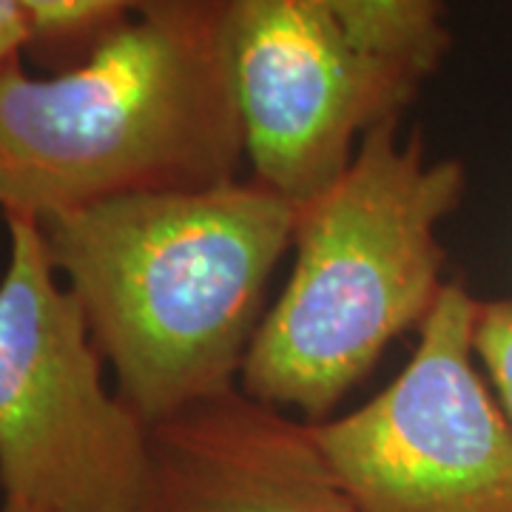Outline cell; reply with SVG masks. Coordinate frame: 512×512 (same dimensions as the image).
Instances as JSON below:
<instances>
[{"label": "cell", "mask_w": 512, "mask_h": 512, "mask_svg": "<svg viewBox=\"0 0 512 512\" xmlns=\"http://www.w3.org/2000/svg\"><path fill=\"white\" fill-rule=\"evenodd\" d=\"M134 512H356L311 421L228 390L148 430Z\"/></svg>", "instance_id": "cell-7"}, {"label": "cell", "mask_w": 512, "mask_h": 512, "mask_svg": "<svg viewBox=\"0 0 512 512\" xmlns=\"http://www.w3.org/2000/svg\"><path fill=\"white\" fill-rule=\"evenodd\" d=\"M0 512H52V510H40V507H29V504H18V501H3Z\"/></svg>", "instance_id": "cell-12"}, {"label": "cell", "mask_w": 512, "mask_h": 512, "mask_svg": "<svg viewBox=\"0 0 512 512\" xmlns=\"http://www.w3.org/2000/svg\"><path fill=\"white\" fill-rule=\"evenodd\" d=\"M228 55L254 180L296 208L421 89L362 55L325 0H228Z\"/></svg>", "instance_id": "cell-6"}, {"label": "cell", "mask_w": 512, "mask_h": 512, "mask_svg": "<svg viewBox=\"0 0 512 512\" xmlns=\"http://www.w3.org/2000/svg\"><path fill=\"white\" fill-rule=\"evenodd\" d=\"M353 46L382 66L424 83L450 49L441 0H325Z\"/></svg>", "instance_id": "cell-8"}, {"label": "cell", "mask_w": 512, "mask_h": 512, "mask_svg": "<svg viewBox=\"0 0 512 512\" xmlns=\"http://www.w3.org/2000/svg\"><path fill=\"white\" fill-rule=\"evenodd\" d=\"M299 208L262 183L157 191L40 220L120 399L146 421L237 390Z\"/></svg>", "instance_id": "cell-1"}, {"label": "cell", "mask_w": 512, "mask_h": 512, "mask_svg": "<svg viewBox=\"0 0 512 512\" xmlns=\"http://www.w3.org/2000/svg\"><path fill=\"white\" fill-rule=\"evenodd\" d=\"M146 0H20L32 37H66L89 26L106 23L114 15L137 9Z\"/></svg>", "instance_id": "cell-10"}, {"label": "cell", "mask_w": 512, "mask_h": 512, "mask_svg": "<svg viewBox=\"0 0 512 512\" xmlns=\"http://www.w3.org/2000/svg\"><path fill=\"white\" fill-rule=\"evenodd\" d=\"M245 160L228 0H146L55 77L0 66V208L37 222L94 202L234 183Z\"/></svg>", "instance_id": "cell-2"}, {"label": "cell", "mask_w": 512, "mask_h": 512, "mask_svg": "<svg viewBox=\"0 0 512 512\" xmlns=\"http://www.w3.org/2000/svg\"><path fill=\"white\" fill-rule=\"evenodd\" d=\"M0 276V490L52 512H134L148 427L103 384L80 299L60 285L35 217L9 214Z\"/></svg>", "instance_id": "cell-4"}, {"label": "cell", "mask_w": 512, "mask_h": 512, "mask_svg": "<svg viewBox=\"0 0 512 512\" xmlns=\"http://www.w3.org/2000/svg\"><path fill=\"white\" fill-rule=\"evenodd\" d=\"M390 117L367 131L350 168L299 208L293 271L262 316L239 390L325 421L382 359L419 330L444 291L439 225L458 205V160L430 163L421 137L399 140Z\"/></svg>", "instance_id": "cell-3"}, {"label": "cell", "mask_w": 512, "mask_h": 512, "mask_svg": "<svg viewBox=\"0 0 512 512\" xmlns=\"http://www.w3.org/2000/svg\"><path fill=\"white\" fill-rule=\"evenodd\" d=\"M478 299L447 282L393 382L313 441L356 512H512V424L478 365Z\"/></svg>", "instance_id": "cell-5"}, {"label": "cell", "mask_w": 512, "mask_h": 512, "mask_svg": "<svg viewBox=\"0 0 512 512\" xmlns=\"http://www.w3.org/2000/svg\"><path fill=\"white\" fill-rule=\"evenodd\" d=\"M473 345L478 365L512 424V296L478 299Z\"/></svg>", "instance_id": "cell-9"}, {"label": "cell", "mask_w": 512, "mask_h": 512, "mask_svg": "<svg viewBox=\"0 0 512 512\" xmlns=\"http://www.w3.org/2000/svg\"><path fill=\"white\" fill-rule=\"evenodd\" d=\"M32 40V26L20 0H0V66L15 60L20 46Z\"/></svg>", "instance_id": "cell-11"}]
</instances>
